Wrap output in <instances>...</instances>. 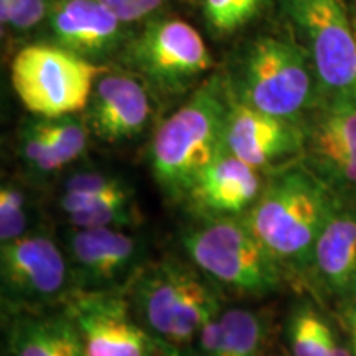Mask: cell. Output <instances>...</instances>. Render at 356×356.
Wrapping results in <instances>:
<instances>
[{"mask_svg": "<svg viewBox=\"0 0 356 356\" xmlns=\"http://www.w3.org/2000/svg\"><path fill=\"white\" fill-rule=\"evenodd\" d=\"M58 208L73 228L126 229L139 222V210L127 185L102 193H61Z\"/></svg>", "mask_w": 356, "mask_h": 356, "instance_id": "cell-19", "label": "cell"}, {"mask_svg": "<svg viewBox=\"0 0 356 356\" xmlns=\"http://www.w3.org/2000/svg\"><path fill=\"white\" fill-rule=\"evenodd\" d=\"M302 131L305 165L337 197L356 198V95L320 97Z\"/></svg>", "mask_w": 356, "mask_h": 356, "instance_id": "cell-10", "label": "cell"}, {"mask_svg": "<svg viewBox=\"0 0 356 356\" xmlns=\"http://www.w3.org/2000/svg\"><path fill=\"white\" fill-rule=\"evenodd\" d=\"M284 333L289 356H355L348 340L312 300L292 305Z\"/></svg>", "mask_w": 356, "mask_h": 356, "instance_id": "cell-20", "label": "cell"}, {"mask_svg": "<svg viewBox=\"0 0 356 356\" xmlns=\"http://www.w3.org/2000/svg\"><path fill=\"white\" fill-rule=\"evenodd\" d=\"M127 56L142 78L167 95L184 91L213 66L202 35L184 20L150 24L134 40Z\"/></svg>", "mask_w": 356, "mask_h": 356, "instance_id": "cell-12", "label": "cell"}, {"mask_svg": "<svg viewBox=\"0 0 356 356\" xmlns=\"http://www.w3.org/2000/svg\"><path fill=\"white\" fill-rule=\"evenodd\" d=\"M106 71V66L63 47L30 44L13 58L10 78L30 113L53 119L86 109L96 81Z\"/></svg>", "mask_w": 356, "mask_h": 356, "instance_id": "cell-6", "label": "cell"}, {"mask_svg": "<svg viewBox=\"0 0 356 356\" xmlns=\"http://www.w3.org/2000/svg\"><path fill=\"white\" fill-rule=\"evenodd\" d=\"M127 184L122 178L106 172H76L65 180L61 193H102V191L118 190Z\"/></svg>", "mask_w": 356, "mask_h": 356, "instance_id": "cell-27", "label": "cell"}, {"mask_svg": "<svg viewBox=\"0 0 356 356\" xmlns=\"http://www.w3.org/2000/svg\"><path fill=\"white\" fill-rule=\"evenodd\" d=\"M63 307L76 325L84 356H175L142 327L126 292H74Z\"/></svg>", "mask_w": 356, "mask_h": 356, "instance_id": "cell-11", "label": "cell"}, {"mask_svg": "<svg viewBox=\"0 0 356 356\" xmlns=\"http://www.w3.org/2000/svg\"><path fill=\"white\" fill-rule=\"evenodd\" d=\"M291 13L309 44L320 97L356 95V30L345 0H291Z\"/></svg>", "mask_w": 356, "mask_h": 356, "instance_id": "cell-9", "label": "cell"}, {"mask_svg": "<svg viewBox=\"0 0 356 356\" xmlns=\"http://www.w3.org/2000/svg\"><path fill=\"white\" fill-rule=\"evenodd\" d=\"M264 0H203L204 15L216 32L231 33L249 22Z\"/></svg>", "mask_w": 356, "mask_h": 356, "instance_id": "cell-25", "label": "cell"}, {"mask_svg": "<svg viewBox=\"0 0 356 356\" xmlns=\"http://www.w3.org/2000/svg\"><path fill=\"white\" fill-rule=\"evenodd\" d=\"M32 231V200L20 181H7L0 188V244H7Z\"/></svg>", "mask_w": 356, "mask_h": 356, "instance_id": "cell-23", "label": "cell"}, {"mask_svg": "<svg viewBox=\"0 0 356 356\" xmlns=\"http://www.w3.org/2000/svg\"><path fill=\"white\" fill-rule=\"evenodd\" d=\"M231 99L302 124L320 99L309 53L287 40L259 38L244 55Z\"/></svg>", "mask_w": 356, "mask_h": 356, "instance_id": "cell-5", "label": "cell"}, {"mask_svg": "<svg viewBox=\"0 0 356 356\" xmlns=\"http://www.w3.org/2000/svg\"><path fill=\"white\" fill-rule=\"evenodd\" d=\"M8 356H84L81 337L65 307L7 312Z\"/></svg>", "mask_w": 356, "mask_h": 356, "instance_id": "cell-17", "label": "cell"}, {"mask_svg": "<svg viewBox=\"0 0 356 356\" xmlns=\"http://www.w3.org/2000/svg\"><path fill=\"white\" fill-rule=\"evenodd\" d=\"M266 356H289V355H284V353H273V355H266Z\"/></svg>", "mask_w": 356, "mask_h": 356, "instance_id": "cell-30", "label": "cell"}, {"mask_svg": "<svg viewBox=\"0 0 356 356\" xmlns=\"http://www.w3.org/2000/svg\"><path fill=\"white\" fill-rule=\"evenodd\" d=\"M229 109L228 88L221 78H210L155 129L149 165L168 203L184 204L204 168L226 152Z\"/></svg>", "mask_w": 356, "mask_h": 356, "instance_id": "cell-2", "label": "cell"}, {"mask_svg": "<svg viewBox=\"0 0 356 356\" xmlns=\"http://www.w3.org/2000/svg\"><path fill=\"white\" fill-rule=\"evenodd\" d=\"M42 119L61 170L83 157L88 150L89 134H91L86 122L74 118L73 114Z\"/></svg>", "mask_w": 356, "mask_h": 356, "instance_id": "cell-22", "label": "cell"}, {"mask_svg": "<svg viewBox=\"0 0 356 356\" xmlns=\"http://www.w3.org/2000/svg\"><path fill=\"white\" fill-rule=\"evenodd\" d=\"M122 24H131L159 10L167 0H99Z\"/></svg>", "mask_w": 356, "mask_h": 356, "instance_id": "cell-28", "label": "cell"}, {"mask_svg": "<svg viewBox=\"0 0 356 356\" xmlns=\"http://www.w3.org/2000/svg\"><path fill=\"white\" fill-rule=\"evenodd\" d=\"M48 13V0H0V22L15 30L37 26Z\"/></svg>", "mask_w": 356, "mask_h": 356, "instance_id": "cell-26", "label": "cell"}, {"mask_svg": "<svg viewBox=\"0 0 356 356\" xmlns=\"http://www.w3.org/2000/svg\"><path fill=\"white\" fill-rule=\"evenodd\" d=\"M270 317L264 310L229 307L220 314V335L213 356H266Z\"/></svg>", "mask_w": 356, "mask_h": 356, "instance_id": "cell-21", "label": "cell"}, {"mask_svg": "<svg viewBox=\"0 0 356 356\" xmlns=\"http://www.w3.org/2000/svg\"><path fill=\"white\" fill-rule=\"evenodd\" d=\"M304 282L338 309L356 300V198H337Z\"/></svg>", "mask_w": 356, "mask_h": 356, "instance_id": "cell-14", "label": "cell"}, {"mask_svg": "<svg viewBox=\"0 0 356 356\" xmlns=\"http://www.w3.org/2000/svg\"><path fill=\"white\" fill-rule=\"evenodd\" d=\"M216 287L188 259L162 257L147 262L126 293L142 327L178 356L222 310Z\"/></svg>", "mask_w": 356, "mask_h": 356, "instance_id": "cell-3", "label": "cell"}, {"mask_svg": "<svg viewBox=\"0 0 356 356\" xmlns=\"http://www.w3.org/2000/svg\"><path fill=\"white\" fill-rule=\"evenodd\" d=\"M74 292H127L149 262L147 241L122 228H73L63 231Z\"/></svg>", "mask_w": 356, "mask_h": 356, "instance_id": "cell-8", "label": "cell"}, {"mask_svg": "<svg viewBox=\"0 0 356 356\" xmlns=\"http://www.w3.org/2000/svg\"><path fill=\"white\" fill-rule=\"evenodd\" d=\"M180 233L186 259L218 287L267 296L282 289L289 279L243 216L191 215Z\"/></svg>", "mask_w": 356, "mask_h": 356, "instance_id": "cell-4", "label": "cell"}, {"mask_svg": "<svg viewBox=\"0 0 356 356\" xmlns=\"http://www.w3.org/2000/svg\"><path fill=\"white\" fill-rule=\"evenodd\" d=\"M3 312L44 310L65 305L74 293L63 244L50 233L32 229L0 248Z\"/></svg>", "mask_w": 356, "mask_h": 356, "instance_id": "cell-7", "label": "cell"}, {"mask_svg": "<svg viewBox=\"0 0 356 356\" xmlns=\"http://www.w3.org/2000/svg\"><path fill=\"white\" fill-rule=\"evenodd\" d=\"M50 20L60 47L84 58L113 48L122 24L99 0H56Z\"/></svg>", "mask_w": 356, "mask_h": 356, "instance_id": "cell-18", "label": "cell"}, {"mask_svg": "<svg viewBox=\"0 0 356 356\" xmlns=\"http://www.w3.org/2000/svg\"><path fill=\"white\" fill-rule=\"evenodd\" d=\"M264 180V172L225 152L202 172L184 204L190 215L244 216L259 198Z\"/></svg>", "mask_w": 356, "mask_h": 356, "instance_id": "cell-16", "label": "cell"}, {"mask_svg": "<svg viewBox=\"0 0 356 356\" xmlns=\"http://www.w3.org/2000/svg\"><path fill=\"white\" fill-rule=\"evenodd\" d=\"M225 150L261 172H270L302 159V124L275 118L231 99Z\"/></svg>", "mask_w": 356, "mask_h": 356, "instance_id": "cell-13", "label": "cell"}, {"mask_svg": "<svg viewBox=\"0 0 356 356\" xmlns=\"http://www.w3.org/2000/svg\"><path fill=\"white\" fill-rule=\"evenodd\" d=\"M341 323H343L346 340L356 356V300L350 302L348 305L341 307Z\"/></svg>", "mask_w": 356, "mask_h": 356, "instance_id": "cell-29", "label": "cell"}, {"mask_svg": "<svg viewBox=\"0 0 356 356\" xmlns=\"http://www.w3.org/2000/svg\"><path fill=\"white\" fill-rule=\"evenodd\" d=\"M337 198L299 159L266 172L259 198L243 220L289 279L305 280L314 248Z\"/></svg>", "mask_w": 356, "mask_h": 356, "instance_id": "cell-1", "label": "cell"}, {"mask_svg": "<svg viewBox=\"0 0 356 356\" xmlns=\"http://www.w3.org/2000/svg\"><path fill=\"white\" fill-rule=\"evenodd\" d=\"M86 109L89 131L108 144L140 136L154 113L152 99L144 81L132 74L109 70L96 81Z\"/></svg>", "mask_w": 356, "mask_h": 356, "instance_id": "cell-15", "label": "cell"}, {"mask_svg": "<svg viewBox=\"0 0 356 356\" xmlns=\"http://www.w3.org/2000/svg\"><path fill=\"white\" fill-rule=\"evenodd\" d=\"M20 159L33 175L50 177L61 172L55 150L44 131L43 119L33 121L22 129L20 132Z\"/></svg>", "mask_w": 356, "mask_h": 356, "instance_id": "cell-24", "label": "cell"}]
</instances>
